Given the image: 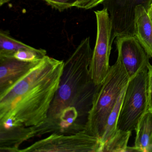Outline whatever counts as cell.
I'll return each mask as SVG.
<instances>
[{"label":"cell","mask_w":152,"mask_h":152,"mask_svg":"<svg viewBox=\"0 0 152 152\" xmlns=\"http://www.w3.org/2000/svg\"><path fill=\"white\" fill-rule=\"evenodd\" d=\"M96 19V44L91 63V79L96 85L101 84L109 70V58L114 39L113 26L107 10L104 8L95 11Z\"/></svg>","instance_id":"obj_6"},{"label":"cell","mask_w":152,"mask_h":152,"mask_svg":"<svg viewBox=\"0 0 152 152\" xmlns=\"http://www.w3.org/2000/svg\"><path fill=\"white\" fill-rule=\"evenodd\" d=\"M147 91L148 110L152 111V65L148 66Z\"/></svg>","instance_id":"obj_19"},{"label":"cell","mask_w":152,"mask_h":152,"mask_svg":"<svg viewBox=\"0 0 152 152\" xmlns=\"http://www.w3.org/2000/svg\"><path fill=\"white\" fill-rule=\"evenodd\" d=\"M33 48L14 39L7 31L2 30L0 31V56H12L14 53L20 50Z\"/></svg>","instance_id":"obj_15"},{"label":"cell","mask_w":152,"mask_h":152,"mask_svg":"<svg viewBox=\"0 0 152 152\" xmlns=\"http://www.w3.org/2000/svg\"><path fill=\"white\" fill-rule=\"evenodd\" d=\"M130 79L124 66L118 60L110 66L104 81L97 85L83 130L101 139L107 117Z\"/></svg>","instance_id":"obj_3"},{"label":"cell","mask_w":152,"mask_h":152,"mask_svg":"<svg viewBox=\"0 0 152 152\" xmlns=\"http://www.w3.org/2000/svg\"><path fill=\"white\" fill-rule=\"evenodd\" d=\"M152 1L105 0L102 4L110 13L114 39L118 36L133 35L136 7L138 4H145L148 8Z\"/></svg>","instance_id":"obj_7"},{"label":"cell","mask_w":152,"mask_h":152,"mask_svg":"<svg viewBox=\"0 0 152 152\" xmlns=\"http://www.w3.org/2000/svg\"><path fill=\"white\" fill-rule=\"evenodd\" d=\"M135 146L141 152H152V111L148 110L139 121L136 129Z\"/></svg>","instance_id":"obj_12"},{"label":"cell","mask_w":152,"mask_h":152,"mask_svg":"<svg viewBox=\"0 0 152 152\" xmlns=\"http://www.w3.org/2000/svg\"><path fill=\"white\" fill-rule=\"evenodd\" d=\"M58 131L57 126L48 121L39 126L0 129V152H18L20 145L25 141L34 137Z\"/></svg>","instance_id":"obj_9"},{"label":"cell","mask_w":152,"mask_h":152,"mask_svg":"<svg viewBox=\"0 0 152 152\" xmlns=\"http://www.w3.org/2000/svg\"><path fill=\"white\" fill-rule=\"evenodd\" d=\"M127 87V86H126ZM126 88L120 94L114 107L109 114L105 126L103 136L100 140L102 144L112 137L117 130V125Z\"/></svg>","instance_id":"obj_13"},{"label":"cell","mask_w":152,"mask_h":152,"mask_svg":"<svg viewBox=\"0 0 152 152\" xmlns=\"http://www.w3.org/2000/svg\"><path fill=\"white\" fill-rule=\"evenodd\" d=\"M147 10L152 23V6H149V7L147 9Z\"/></svg>","instance_id":"obj_21"},{"label":"cell","mask_w":152,"mask_h":152,"mask_svg":"<svg viewBox=\"0 0 152 152\" xmlns=\"http://www.w3.org/2000/svg\"><path fill=\"white\" fill-rule=\"evenodd\" d=\"M105 0H77L74 7L81 9H91L102 4Z\"/></svg>","instance_id":"obj_18"},{"label":"cell","mask_w":152,"mask_h":152,"mask_svg":"<svg viewBox=\"0 0 152 152\" xmlns=\"http://www.w3.org/2000/svg\"><path fill=\"white\" fill-rule=\"evenodd\" d=\"M150 6H152V1H151V4H150Z\"/></svg>","instance_id":"obj_23"},{"label":"cell","mask_w":152,"mask_h":152,"mask_svg":"<svg viewBox=\"0 0 152 152\" xmlns=\"http://www.w3.org/2000/svg\"></svg>","instance_id":"obj_25"},{"label":"cell","mask_w":152,"mask_h":152,"mask_svg":"<svg viewBox=\"0 0 152 152\" xmlns=\"http://www.w3.org/2000/svg\"><path fill=\"white\" fill-rule=\"evenodd\" d=\"M99 138L85 130L71 134L54 132L18 152H101Z\"/></svg>","instance_id":"obj_5"},{"label":"cell","mask_w":152,"mask_h":152,"mask_svg":"<svg viewBox=\"0 0 152 152\" xmlns=\"http://www.w3.org/2000/svg\"><path fill=\"white\" fill-rule=\"evenodd\" d=\"M147 67L130 79L126 88L117 122L118 130L135 131L139 121L148 110Z\"/></svg>","instance_id":"obj_4"},{"label":"cell","mask_w":152,"mask_h":152,"mask_svg":"<svg viewBox=\"0 0 152 152\" xmlns=\"http://www.w3.org/2000/svg\"><path fill=\"white\" fill-rule=\"evenodd\" d=\"M65 62L46 56L0 93V129L39 126L48 120Z\"/></svg>","instance_id":"obj_1"},{"label":"cell","mask_w":152,"mask_h":152,"mask_svg":"<svg viewBox=\"0 0 152 152\" xmlns=\"http://www.w3.org/2000/svg\"><path fill=\"white\" fill-rule=\"evenodd\" d=\"M53 8L62 12L73 7L77 0H43Z\"/></svg>","instance_id":"obj_17"},{"label":"cell","mask_w":152,"mask_h":152,"mask_svg":"<svg viewBox=\"0 0 152 152\" xmlns=\"http://www.w3.org/2000/svg\"><path fill=\"white\" fill-rule=\"evenodd\" d=\"M47 56V51L42 49H22L14 53L13 57L25 62H37Z\"/></svg>","instance_id":"obj_16"},{"label":"cell","mask_w":152,"mask_h":152,"mask_svg":"<svg viewBox=\"0 0 152 152\" xmlns=\"http://www.w3.org/2000/svg\"><path fill=\"white\" fill-rule=\"evenodd\" d=\"M92 54L90 37H87L64 63L60 85L48 120L58 126L62 133L83 130L77 121L83 111L88 115L97 87L91 79Z\"/></svg>","instance_id":"obj_2"},{"label":"cell","mask_w":152,"mask_h":152,"mask_svg":"<svg viewBox=\"0 0 152 152\" xmlns=\"http://www.w3.org/2000/svg\"><path fill=\"white\" fill-rule=\"evenodd\" d=\"M41 60L25 62L12 56H0V93L15 84Z\"/></svg>","instance_id":"obj_10"},{"label":"cell","mask_w":152,"mask_h":152,"mask_svg":"<svg viewBox=\"0 0 152 152\" xmlns=\"http://www.w3.org/2000/svg\"><path fill=\"white\" fill-rule=\"evenodd\" d=\"M10 0H2V1L0 2V5L1 6H2V5L5 4V3H7V2L9 1Z\"/></svg>","instance_id":"obj_22"},{"label":"cell","mask_w":152,"mask_h":152,"mask_svg":"<svg viewBox=\"0 0 152 152\" xmlns=\"http://www.w3.org/2000/svg\"><path fill=\"white\" fill-rule=\"evenodd\" d=\"M133 35L149 58H152V23L145 6L142 4H138L135 9Z\"/></svg>","instance_id":"obj_11"},{"label":"cell","mask_w":152,"mask_h":152,"mask_svg":"<svg viewBox=\"0 0 152 152\" xmlns=\"http://www.w3.org/2000/svg\"><path fill=\"white\" fill-rule=\"evenodd\" d=\"M115 42L117 60L124 66L130 79L150 64L149 57L134 35L118 36Z\"/></svg>","instance_id":"obj_8"},{"label":"cell","mask_w":152,"mask_h":152,"mask_svg":"<svg viewBox=\"0 0 152 152\" xmlns=\"http://www.w3.org/2000/svg\"><path fill=\"white\" fill-rule=\"evenodd\" d=\"M141 152L140 150L134 146V147H127L125 152Z\"/></svg>","instance_id":"obj_20"},{"label":"cell","mask_w":152,"mask_h":152,"mask_svg":"<svg viewBox=\"0 0 152 152\" xmlns=\"http://www.w3.org/2000/svg\"><path fill=\"white\" fill-rule=\"evenodd\" d=\"M2 0H0V2H1V1H2Z\"/></svg>","instance_id":"obj_24"},{"label":"cell","mask_w":152,"mask_h":152,"mask_svg":"<svg viewBox=\"0 0 152 152\" xmlns=\"http://www.w3.org/2000/svg\"><path fill=\"white\" fill-rule=\"evenodd\" d=\"M131 132L117 129L112 137L103 143L101 152H125Z\"/></svg>","instance_id":"obj_14"}]
</instances>
